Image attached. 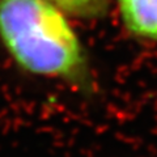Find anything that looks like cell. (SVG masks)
I'll return each mask as SVG.
<instances>
[{
  "label": "cell",
  "instance_id": "6da1fadb",
  "mask_svg": "<svg viewBox=\"0 0 157 157\" xmlns=\"http://www.w3.org/2000/svg\"><path fill=\"white\" fill-rule=\"evenodd\" d=\"M0 42L24 72L92 92L85 48L50 0H0Z\"/></svg>",
  "mask_w": 157,
  "mask_h": 157
},
{
  "label": "cell",
  "instance_id": "7a4b0ae2",
  "mask_svg": "<svg viewBox=\"0 0 157 157\" xmlns=\"http://www.w3.org/2000/svg\"><path fill=\"white\" fill-rule=\"evenodd\" d=\"M124 28L144 41L157 42V0H117Z\"/></svg>",
  "mask_w": 157,
  "mask_h": 157
},
{
  "label": "cell",
  "instance_id": "3957f363",
  "mask_svg": "<svg viewBox=\"0 0 157 157\" xmlns=\"http://www.w3.org/2000/svg\"><path fill=\"white\" fill-rule=\"evenodd\" d=\"M67 16L97 20L102 18L107 12V0H50Z\"/></svg>",
  "mask_w": 157,
  "mask_h": 157
}]
</instances>
